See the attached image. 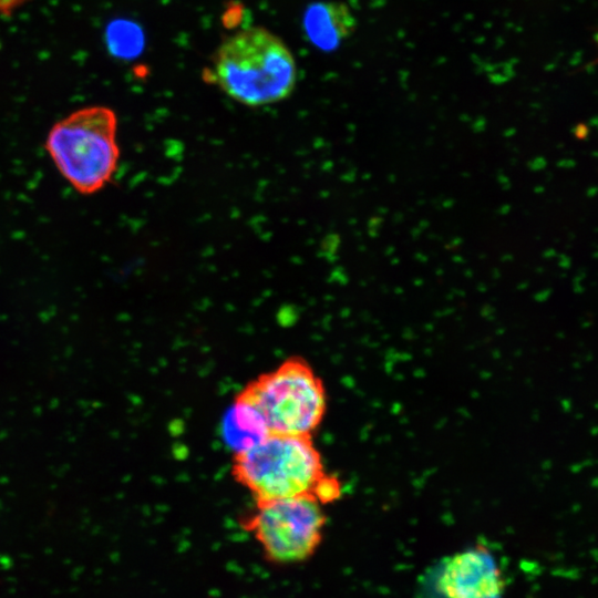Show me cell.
Returning <instances> with one entry per match:
<instances>
[{"instance_id": "5", "label": "cell", "mask_w": 598, "mask_h": 598, "mask_svg": "<svg viewBox=\"0 0 598 598\" xmlns=\"http://www.w3.org/2000/svg\"><path fill=\"white\" fill-rule=\"evenodd\" d=\"M327 517L312 496L255 502L240 520L241 527L274 564H297L310 558L320 546Z\"/></svg>"}, {"instance_id": "4", "label": "cell", "mask_w": 598, "mask_h": 598, "mask_svg": "<svg viewBox=\"0 0 598 598\" xmlns=\"http://www.w3.org/2000/svg\"><path fill=\"white\" fill-rule=\"evenodd\" d=\"M327 474L312 436L264 435L231 454L230 475L255 502L316 498Z\"/></svg>"}, {"instance_id": "3", "label": "cell", "mask_w": 598, "mask_h": 598, "mask_svg": "<svg viewBox=\"0 0 598 598\" xmlns=\"http://www.w3.org/2000/svg\"><path fill=\"white\" fill-rule=\"evenodd\" d=\"M44 148L75 192L99 193L120 162L116 114L102 105L79 109L52 125Z\"/></svg>"}, {"instance_id": "2", "label": "cell", "mask_w": 598, "mask_h": 598, "mask_svg": "<svg viewBox=\"0 0 598 598\" xmlns=\"http://www.w3.org/2000/svg\"><path fill=\"white\" fill-rule=\"evenodd\" d=\"M213 83L228 97L250 107L279 103L293 92L298 70L288 45L262 27L227 37L213 58Z\"/></svg>"}, {"instance_id": "1", "label": "cell", "mask_w": 598, "mask_h": 598, "mask_svg": "<svg viewBox=\"0 0 598 598\" xmlns=\"http://www.w3.org/2000/svg\"><path fill=\"white\" fill-rule=\"evenodd\" d=\"M327 392L310 363L291 355L248 381L234 398L233 419L254 440L312 436L327 412Z\"/></svg>"}, {"instance_id": "6", "label": "cell", "mask_w": 598, "mask_h": 598, "mask_svg": "<svg viewBox=\"0 0 598 598\" xmlns=\"http://www.w3.org/2000/svg\"><path fill=\"white\" fill-rule=\"evenodd\" d=\"M504 585L493 555L481 545L446 559L437 581L445 598H497Z\"/></svg>"}, {"instance_id": "8", "label": "cell", "mask_w": 598, "mask_h": 598, "mask_svg": "<svg viewBox=\"0 0 598 598\" xmlns=\"http://www.w3.org/2000/svg\"><path fill=\"white\" fill-rule=\"evenodd\" d=\"M341 491L342 487L339 480L333 475L327 474L316 492V499L321 505L332 503L340 497Z\"/></svg>"}, {"instance_id": "7", "label": "cell", "mask_w": 598, "mask_h": 598, "mask_svg": "<svg viewBox=\"0 0 598 598\" xmlns=\"http://www.w3.org/2000/svg\"><path fill=\"white\" fill-rule=\"evenodd\" d=\"M357 27L351 9L343 2L319 1L303 16V30L309 41L323 51H332L350 38Z\"/></svg>"}]
</instances>
